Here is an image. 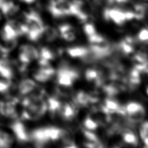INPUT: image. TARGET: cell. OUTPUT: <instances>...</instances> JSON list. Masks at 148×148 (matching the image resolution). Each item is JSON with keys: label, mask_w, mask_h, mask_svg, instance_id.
Listing matches in <instances>:
<instances>
[{"label": "cell", "mask_w": 148, "mask_h": 148, "mask_svg": "<svg viewBox=\"0 0 148 148\" xmlns=\"http://www.w3.org/2000/svg\"><path fill=\"white\" fill-rule=\"evenodd\" d=\"M80 74L76 70L68 66L63 65L57 70L56 81L57 86L71 88L79 78Z\"/></svg>", "instance_id": "obj_1"}, {"label": "cell", "mask_w": 148, "mask_h": 148, "mask_svg": "<svg viewBox=\"0 0 148 148\" xmlns=\"http://www.w3.org/2000/svg\"><path fill=\"white\" fill-rule=\"evenodd\" d=\"M104 17L107 21L111 20L119 25L127 22L125 9L122 7L107 8L104 10Z\"/></svg>", "instance_id": "obj_2"}, {"label": "cell", "mask_w": 148, "mask_h": 148, "mask_svg": "<svg viewBox=\"0 0 148 148\" xmlns=\"http://www.w3.org/2000/svg\"><path fill=\"white\" fill-rule=\"evenodd\" d=\"M39 56L38 50L31 45L26 44L20 47L18 57L20 62L28 65L31 61L37 59Z\"/></svg>", "instance_id": "obj_3"}, {"label": "cell", "mask_w": 148, "mask_h": 148, "mask_svg": "<svg viewBox=\"0 0 148 148\" xmlns=\"http://www.w3.org/2000/svg\"><path fill=\"white\" fill-rule=\"evenodd\" d=\"M10 128L14 133L17 140L20 143H25L30 141V133L27 131L24 124L19 120L15 119L10 125Z\"/></svg>", "instance_id": "obj_4"}, {"label": "cell", "mask_w": 148, "mask_h": 148, "mask_svg": "<svg viewBox=\"0 0 148 148\" xmlns=\"http://www.w3.org/2000/svg\"><path fill=\"white\" fill-rule=\"evenodd\" d=\"M15 71L13 63L6 57L0 59V76L5 79H11L14 76Z\"/></svg>", "instance_id": "obj_5"}, {"label": "cell", "mask_w": 148, "mask_h": 148, "mask_svg": "<svg viewBox=\"0 0 148 148\" xmlns=\"http://www.w3.org/2000/svg\"><path fill=\"white\" fill-rule=\"evenodd\" d=\"M59 35L65 40L67 42H72L76 38V31L75 29L70 24H62L59 26L58 28Z\"/></svg>", "instance_id": "obj_6"}, {"label": "cell", "mask_w": 148, "mask_h": 148, "mask_svg": "<svg viewBox=\"0 0 148 148\" xmlns=\"http://www.w3.org/2000/svg\"><path fill=\"white\" fill-rule=\"evenodd\" d=\"M120 133L124 143L133 146L138 145V140L137 136L129 126H125L121 129Z\"/></svg>", "instance_id": "obj_7"}, {"label": "cell", "mask_w": 148, "mask_h": 148, "mask_svg": "<svg viewBox=\"0 0 148 148\" xmlns=\"http://www.w3.org/2000/svg\"><path fill=\"white\" fill-rule=\"evenodd\" d=\"M36 87L37 84L35 81L30 79H26L20 81L18 88L20 94L23 96H26L33 91Z\"/></svg>", "instance_id": "obj_8"}, {"label": "cell", "mask_w": 148, "mask_h": 148, "mask_svg": "<svg viewBox=\"0 0 148 148\" xmlns=\"http://www.w3.org/2000/svg\"><path fill=\"white\" fill-rule=\"evenodd\" d=\"M5 16L10 17L15 15L19 10V7L17 4H15L12 1L6 0L0 7Z\"/></svg>", "instance_id": "obj_9"}, {"label": "cell", "mask_w": 148, "mask_h": 148, "mask_svg": "<svg viewBox=\"0 0 148 148\" xmlns=\"http://www.w3.org/2000/svg\"><path fill=\"white\" fill-rule=\"evenodd\" d=\"M74 103L77 107H86L91 104L90 95L84 91H78L74 97Z\"/></svg>", "instance_id": "obj_10"}, {"label": "cell", "mask_w": 148, "mask_h": 148, "mask_svg": "<svg viewBox=\"0 0 148 148\" xmlns=\"http://www.w3.org/2000/svg\"><path fill=\"white\" fill-rule=\"evenodd\" d=\"M58 35H59V33L56 29L48 25L44 26L40 39H43L44 41L47 42H52L56 40Z\"/></svg>", "instance_id": "obj_11"}, {"label": "cell", "mask_w": 148, "mask_h": 148, "mask_svg": "<svg viewBox=\"0 0 148 148\" xmlns=\"http://www.w3.org/2000/svg\"><path fill=\"white\" fill-rule=\"evenodd\" d=\"M44 130L50 141L55 142L61 140L63 129L58 128L56 127H44Z\"/></svg>", "instance_id": "obj_12"}, {"label": "cell", "mask_w": 148, "mask_h": 148, "mask_svg": "<svg viewBox=\"0 0 148 148\" xmlns=\"http://www.w3.org/2000/svg\"><path fill=\"white\" fill-rule=\"evenodd\" d=\"M89 48L85 47H73L67 49V53L73 58H82L88 53Z\"/></svg>", "instance_id": "obj_13"}, {"label": "cell", "mask_w": 148, "mask_h": 148, "mask_svg": "<svg viewBox=\"0 0 148 148\" xmlns=\"http://www.w3.org/2000/svg\"><path fill=\"white\" fill-rule=\"evenodd\" d=\"M57 54V53H56L54 50L50 48V47H43L41 49L40 53H39V58L46 60L47 61H50V60L54 59Z\"/></svg>", "instance_id": "obj_14"}, {"label": "cell", "mask_w": 148, "mask_h": 148, "mask_svg": "<svg viewBox=\"0 0 148 148\" xmlns=\"http://www.w3.org/2000/svg\"><path fill=\"white\" fill-rule=\"evenodd\" d=\"M53 75L46 72L45 71L42 70L41 68H39L38 70L35 71L33 73V77L36 81L41 83H45L46 81H48L52 78Z\"/></svg>", "instance_id": "obj_15"}, {"label": "cell", "mask_w": 148, "mask_h": 148, "mask_svg": "<svg viewBox=\"0 0 148 148\" xmlns=\"http://www.w3.org/2000/svg\"><path fill=\"white\" fill-rule=\"evenodd\" d=\"M99 124L90 116H87L83 121V127L84 129L89 131H94L98 128Z\"/></svg>", "instance_id": "obj_16"}, {"label": "cell", "mask_w": 148, "mask_h": 148, "mask_svg": "<svg viewBox=\"0 0 148 148\" xmlns=\"http://www.w3.org/2000/svg\"><path fill=\"white\" fill-rule=\"evenodd\" d=\"M12 86L11 79L0 81V93H8Z\"/></svg>", "instance_id": "obj_17"}, {"label": "cell", "mask_w": 148, "mask_h": 148, "mask_svg": "<svg viewBox=\"0 0 148 148\" xmlns=\"http://www.w3.org/2000/svg\"><path fill=\"white\" fill-rule=\"evenodd\" d=\"M83 29L84 33H85L86 35L88 36V37L93 35L97 33L95 27V25L91 23H85V24L84 25Z\"/></svg>", "instance_id": "obj_18"}, {"label": "cell", "mask_w": 148, "mask_h": 148, "mask_svg": "<svg viewBox=\"0 0 148 148\" xmlns=\"http://www.w3.org/2000/svg\"><path fill=\"white\" fill-rule=\"evenodd\" d=\"M137 40L144 44H148V29L144 28L141 29L138 33Z\"/></svg>", "instance_id": "obj_19"}, {"label": "cell", "mask_w": 148, "mask_h": 148, "mask_svg": "<svg viewBox=\"0 0 148 148\" xmlns=\"http://www.w3.org/2000/svg\"><path fill=\"white\" fill-rule=\"evenodd\" d=\"M140 134L142 139L148 136V121H145L142 124L140 129Z\"/></svg>", "instance_id": "obj_20"}, {"label": "cell", "mask_w": 148, "mask_h": 148, "mask_svg": "<svg viewBox=\"0 0 148 148\" xmlns=\"http://www.w3.org/2000/svg\"><path fill=\"white\" fill-rule=\"evenodd\" d=\"M133 0H114L115 3H118L119 5H124V4H127L130 3Z\"/></svg>", "instance_id": "obj_21"}, {"label": "cell", "mask_w": 148, "mask_h": 148, "mask_svg": "<svg viewBox=\"0 0 148 148\" xmlns=\"http://www.w3.org/2000/svg\"><path fill=\"white\" fill-rule=\"evenodd\" d=\"M20 1L24 3H26L30 4V3H32L33 2H35L36 0H20Z\"/></svg>", "instance_id": "obj_22"}, {"label": "cell", "mask_w": 148, "mask_h": 148, "mask_svg": "<svg viewBox=\"0 0 148 148\" xmlns=\"http://www.w3.org/2000/svg\"><path fill=\"white\" fill-rule=\"evenodd\" d=\"M142 140H143L144 143L145 144V145H146L147 147H148V136L146 137V138H143Z\"/></svg>", "instance_id": "obj_23"}, {"label": "cell", "mask_w": 148, "mask_h": 148, "mask_svg": "<svg viewBox=\"0 0 148 148\" xmlns=\"http://www.w3.org/2000/svg\"><path fill=\"white\" fill-rule=\"evenodd\" d=\"M6 1V0H0V7H1V5H3V3Z\"/></svg>", "instance_id": "obj_24"}, {"label": "cell", "mask_w": 148, "mask_h": 148, "mask_svg": "<svg viewBox=\"0 0 148 148\" xmlns=\"http://www.w3.org/2000/svg\"><path fill=\"white\" fill-rule=\"evenodd\" d=\"M57 1H68L69 0H57Z\"/></svg>", "instance_id": "obj_25"}, {"label": "cell", "mask_w": 148, "mask_h": 148, "mask_svg": "<svg viewBox=\"0 0 148 148\" xmlns=\"http://www.w3.org/2000/svg\"><path fill=\"white\" fill-rule=\"evenodd\" d=\"M147 94H148V88H147Z\"/></svg>", "instance_id": "obj_26"}, {"label": "cell", "mask_w": 148, "mask_h": 148, "mask_svg": "<svg viewBox=\"0 0 148 148\" xmlns=\"http://www.w3.org/2000/svg\"><path fill=\"white\" fill-rule=\"evenodd\" d=\"M0 20H1V15H0Z\"/></svg>", "instance_id": "obj_27"}]
</instances>
